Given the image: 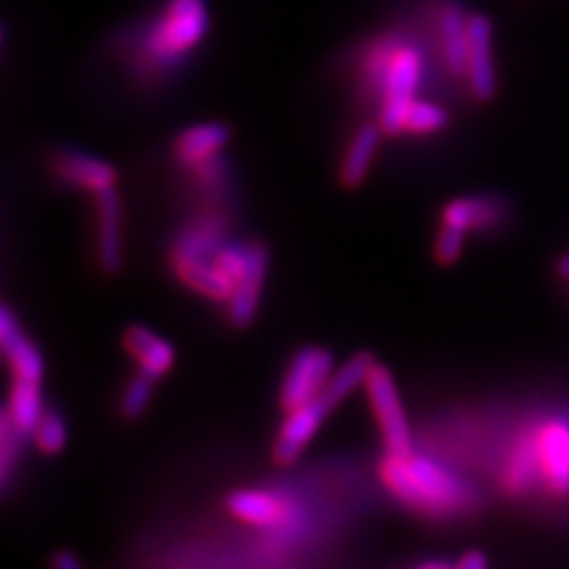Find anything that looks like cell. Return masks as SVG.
<instances>
[{
	"label": "cell",
	"mask_w": 569,
	"mask_h": 569,
	"mask_svg": "<svg viewBox=\"0 0 569 569\" xmlns=\"http://www.w3.org/2000/svg\"><path fill=\"white\" fill-rule=\"evenodd\" d=\"M437 77L422 33L416 27H391L363 41L349 60V81L361 102L376 107L385 136H401L403 119L425 88Z\"/></svg>",
	"instance_id": "6da1fadb"
},
{
	"label": "cell",
	"mask_w": 569,
	"mask_h": 569,
	"mask_svg": "<svg viewBox=\"0 0 569 569\" xmlns=\"http://www.w3.org/2000/svg\"><path fill=\"white\" fill-rule=\"evenodd\" d=\"M211 29L207 0H167L150 20L117 41V58L140 88H157L181 69Z\"/></svg>",
	"instance_id": "7a4b0ae2"
},
{
	"label": "cell",
	"mask_w": 569,
	"mask_h": 569,
	"mask_svg": "<svg viewBox=\"0 0 569 569\" xmlns=\"http://www.w3.org/2000/svg\"><path fill=\"white\" fill-rule=\"evenodd\" d=\"M385 489L406 508L441 520L472 508V491L439 460L420 453H385L380 462Z\"/></svg>",
	"instance_id": "3957f363"
},
{
	"label": "cell",
	"mask_w": 569,
	"mask_h": 569,
	"mask_svg": "<svg viewBox=\"0 0 569 569\" xmlns=\"http://www.w3.org/2000/svg\"><path fill=\"white\" fill-rule=\"evenodd\" d=\"M418 29L432 58L435 74L468 81L470 12L458 0H427Z\"/></svg>",
	"instance_id": "277c9868"
},
{
	"label": "cell",
	"mask_w": 569,
	"mask_h": 569,
	"mask_svg": "<svg viewBox=\"0 0 569 569\" xmlns=\"http://www.w3.org/2000/svg\"><path fill=\"white\" fill-rule=\"evenodd\" d=\"M363 389L385 443V453H413V430L411 422H408L395 376L382 363H376L368 372Z\"/></svg>",
	"instance_id": "5b68a950"
},
{
	"label": "cell",
	"mask_w": 569,
	"mask_h": 569,
	"mask_svg": "<svg viewBox=\"0 0 569 569\" xmlns=\"http://www.w3.org/2000/svg\"><path fill=\"white\" fill-rule=\"evenodd\" d=\"M335 372V356L323 347H301L284 370L278 401L284 413L323 395Z\"/></svg>",
	"instance_id": "8992f818"
},
{
	"label": "cell",
	"mask_w": 569,
	"mask_h": 569,
	"mask_svg": "<svg viewBox=\"0 0 569 569\" xmlns=\"http://www.w3.org/2000/svg\"><path fill=\"white\" fill-rule=\"evenodd\" d=\"M332 413V406L328 399L320 395L318 399L295 408L288 416H284L282 425L278 427V435L273 441V462L280 468L292 466L305 453V449L313 441L320 427H323L326 418Z\"/></svg>",
	"instance_id": "52a82bcc"
},
{
	"label": "cell",
	"mask_w": 569,
	"mask_h": 569,
	"mask_svg": "<svg viewBox=\"0 0 569 569\" xmlns=\"http://www.w3.org/2000/svg\"><path fill=\"white\" fill-rule=\"evenodd\" d=\"M48 167L60 183L91 192L93 198L104 190L117 188V169L110 162H104V159L79 150H56L50 154Z\"/></svg>",
	"instance_id": "ba28073f"
},
{
	"label": "cell",
	"mask_w": 569,
	"mask_h": 569,
	"mask_svg": "<svg viewBox=\"0 0 569 569\" xmlns=\"http://www.w3.org/2000/svg\"><path fill=\"white\" fill-rule=\"evenodd\" d=\"M266 278H269V247L259 240H252L249 242L247 271L238 282L233 297H230V301L226 305V318L230 326L244 330L254 323L261 307Z\"/></svg>",
	"instance_id": "9c48e42d"
},
{
	"label": "cell",
	"mask_w": 569,
	"mask_h": 569,
	"mask_svg": "<svg viewBox=\"0 0 569 569\" xmlns=\"http://www.w3.org/2000/svg\"><path fill=\"white\" fill-rule=\"evenodd\" d=\"M468 88L477 102H491L498 91L493 60V27L482 12L470 14V48H468Z\"/></svg>",
	"instance_id": "30bf717a"
},
{
	"label": "cell",
	"mask_w": 569,
	"mask_h": 569,
	"mask_svg": "<svg viewBox=\"0 0 569 569\" xmlns=\"http://www.w3.org/2000/svg\"><path fill=\"white\" fill-rule=\"evenodd\" d=\"M226 508L236 520L257 529H282L290 522V503L266 489H238L226 498Z\"/></svg>",
	"instance_id": "8fae6325"
},
{
	"label": "cell",
	"mask_w": 569,
	"mask_h": 569,
	"mask_svg": "<svg viewBox=\"0 0 569 569\" xmlns=\"http://www.w3.org/2000/svg\"><path fill=\"white\" fill-rule=\"evenodd\" d=\"M0 347H3L12 378L31 382L43 380V356L39 347L29 340V335L22 330V326L17 323L10 305H3V313H0Z\"/></svg>",
	"instance_id": "7c38bea8"
},
{
	"label": "cell",
	"mask_w": 569,
	"mask_h": 569,
	"mask_svg": "<svg viewBox=\"0 0 569 569\" xmlns=\"http://www.w3.org/2000/svg\"><path fill=\"white\" fill-rule=\"evenodd\" d=\"M230 136H233L230 127L221 121L194 123V127H188L176 136V140L171 142V154L176 164H181L183 169L198 167L213 157H219L230 142Z\"/></svg>",
	"instance_id": "4fadbf2b"
},
{
	"label": "cell",
	"mask_w": 569,
	"mask_h": 569,
	"mask_svg": "<svg viewBox=\"0 0 569 569\" xmlns=\"http://www.w3.org/2000/svg\"><path fill=\"white\" fill-rule=\"evenodd\" d=\"M541 479L553 493H569V422L550 420L537 432Z\"/></svg>",
	"instance_id": "5bb4252c"
},
{
	"label": "cell",
	"mask_w": 569,
	"mask_h": 569,
	"mask_svg": "<svg viewBox=\"0 0 569 569\" xmlns=\"http://www.w3.org/2000/svg\"><path fill=\"white\" fill-rule=\"evenodd\" d=\"M121 345L136 361L138 370L146 372L152 380L169 376L176 363L173 345L146 326H129L121 335Z\"/></svg>",
	"instance_id": "9a60e30c"
},
{
	"label": "cell",
	"mask_w": 569,
	"mask_h": 569,
	"mask_svg": "<svg viewBox=\"0 0 569 569\" xmlns=\"http://www.w3.org/2000/svg\"><path fill=\"white\" fill-rule=\"evenodd\" d=\"M98 207V263L104 273H119L123 263L121 202L117 188L96 194Z\"/></svg>",
	"instance_id": "2e32d148"
},
{
	"label": "cell",
	"mask_w": 569,
	"mask_h": 569,
	"mask_svg": "<svg viewBox=\"0 0 569 569\" xmlns=\"http://www.w3.org/2000/svg\"><path fill=\"white\" fill-rule=\"evenodd\" d=\"M506 213V204L491 198V194H468V198H456L443 204L439 226H451L462 230V233H472V230H489L501 223Z\"/></svg>",
	"instance_id": "e0dca14e"
},
{
	"label": "cell",
	"mask_w": 569,
	"mask_h": 569,
	"mask_svg": "<svg viewBox=\"0 0 569 569\" xmlns=\"http://www.w3.org/2000/svg\"><path fill=\"white\" fill-rule=\"evenodd\" d=\"M382 136L385 133L376 119L361 123V127L356 129V133L351 136L342 162H340V171H337V178H340V183L347 190H356L366 181L372 162H376Z\"/></svg>",
	"instance_id": "ac0fdd59"
},
{
	"label": "cell",
	"mask_w": 569,
	"mask_h": 569,
	"mask_svg": "<svg viewBox=\"0 0 569 569\" xmlns=\"http://www.w3.org/2000/svg\"><path fill=\"white\" fill-rule=\"evenodd\" d=\"M43 413H46V403H43L41 382L12 378L10 395H8V406H6L3 416H6L22 435L31 437L33 430H36V425L41 422Z\"/></svg>",
	"instance_id": "d6986e66"
},
{
	"label": "cell",
	"mask_w": 569,
	"mask_h": 569,
	"mask_svg": "<svg viewBox=\"0 0 569 569\" xmlns=\"http://www.w3.org/2000/svg\"><path fill=\"white\" fill-rule=\"evenodd\" d=\"M541 477V462H539V443L537 435L522 437L512 447L510 460L503 472V487L512 496H522L531 489V485Z\"/></svg>",
	"instance_id": "ffe728a7"
},
{
	"label": "cell",
	"mask_w": 569,
	"mask_h": 569,
	"mask_svg": "<svg viewBox=\"0 0 569 569\" xmlns=\"http://www.w3.org/2000/svg\"><path fill=\"white\" fill-rule=\"evenodd\" d=\"M376 356L368 351H359L349 356L342 368H335L332 378L323 391V397L332 408L340 406L345 399H349L356 389H361L366 385V378L370 368L376 366Z\"/></svg>",
	"instance_id": "44dd1931"
},
{
	"label": "cell",
	"mask_w": 569,
	"mask_h": 569,
	"mask_svg": "<svg viewBox=\"0 0 569 569\" xmlns=\"http://www.w3.org/2000/svg\"><path fill=\"white\" fill-rule=\"evenodd\" d=\"M449 123H451V114L447 107L435 100L418 98L411 107H408L401 136H413V138L435 136L447 129Z\"/></svg>",
	"instance_id": "7402d4cb"
},
{
	"label": "cell",
	"mask_w": 569,
	"mask_h": 569,
	"mask_svg": "<svg viewBox=\"0 0 569 569\" xmlns=\"http://www.w3.org/2000/svg\"><path fill=\"white\" fill-rule=\"evenodd\" d=\"M31 439H33V447L43 456H58L64 451L67 439H69V427L58 408H46V413L41 422L36 425Z\"/></svg>",
	"instance_id": "603a6c76"
},
{
	"label": "cell",
	"mask_w": 569,
	"mask_h": 569,
	"mask_svg": "<svg viewBox=\"0 0 569 569\" xmlns=\"http://www.w3.org/2000/svg\"><path fill=\"white\" fill-rule=\"evenodd\" d=\"M24 437L17 427L3 416V422H0V482H3V489H10V482L14 477L17 466L22 460V443Z\"/></svg>",
	"instance_id": "cb8c5ba5"
},
{
	"label": "cell",
	"mask_w": 569,
	"mask_h": 569,
	"mask_svg": "<svg viewBox=\"0 0 569 569\" xmlns=\"http://www.w3.org/2000/svg\"><path fill=\"white\" fill-rule=\"evenodd\" d=\"M154 382L146 372H136V376L127 382L121 391L119 399V413L127 420H138L142 413L148 411V406L152 401V391H154Z\"/></svg>",
	"instance_id": "d4e9b609"
},
{
	"label": "cell",
	"mask_w": 569,
	"mask_h": 569,
	"mask_svg": "<svg viewBox=\"0 0 569 569\" xmlns=\"http://www.w3.org/2000/svg\"><path fill=\"white\" fill-rule=\"evenodd\" d=\"M186 171L192 173L194 186H198V190H202L204 194H209V198H219V194H223L228 188V164L221 154L198 167H190Z\"/></svg>",
	"instance_id": "484cf974"
},
{
	"label": "cell",
	"mask_w": 569,
	"mask_h": 569,
	"mask_svg": "<svg viewBox=\"0 0 569 569\" xmlns=\"http://www.w3.org/2000/svg\"><path fill=\"white\" fill-rule=\"evenodd\" d=\"M466 247V233L451 226H439L435 238V261L441 266H453Z\"/></svg>",
	"instance_id": "4316f807"
},
{
	"label": "cell",
	"mask_w": 569,
	"mask_h": 569,
	"mask_svg": "<svg viewBox=\"0 0 569 569\" xmlns=\"http://www.w3.org/2000/svg\"><path fill=\"white\" fill-rule=\"evenodd\" d=\"M456 569H489V560L482 550H468L456 565Z\"/></svg>",
	"instance_id": "83f0119b"
},
{
	"label": "cell",
	"mask_w": 569,
	"mask_h": 569,
	"mask_svg": "<svg viewBox=\"0 0 569 569\" xmlns=\"http://www.w3.org/2000/svg\"><path fill=\"white\" fill-rule=\"evenodd\" d=\"M52 569H83V567L74 556L67 553V550H58V553L52 556Z\"/></svg>",
	"instance_id": "f1b7e54d"
},
{
	"label": "cell",
	"mask_w": 569,
	"mask_h": 569,
	"mask_svg": "<svg viewBox=\"0 0 569 569\" xmlns=\"http://www.w3.org/2000/svg\"><path fill=\"white\" fill-rule=\"evenodd\" d=\"M558 276L562 280H569V254H565L560 261H558Z\"/></svg>",
	"instance_id": "f546056e"
},
{
	"label": "cell",
	"mask_w": 569,
	"mask_h": 569,
	"mask_svg": "<svg viewBox=\"0 0 569 569\" xmlns=\"http://www.w3.org/2000/svg\"><path fill=\"white\" fill-rule=\"evenodd\" d=\"M418 569H456V567H451L447 562H427V565H422Z\"/></svg>",
	"instance_id": "4dcf8cb0"
}]
</instances>
